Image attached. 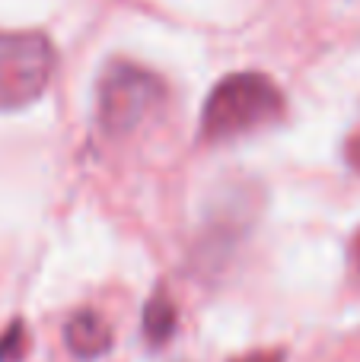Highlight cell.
I'll use <instances>...</instances> for the list:
<instances>
[{
  "instance_id": "cell-1",
  "label": "cell",
  "mask_w": 360,
  "mask_h": 362,
  "mask_svg": "<svg viewBox=\"0 0 360 362\" xmlns=\"http://www.w3.org/2000/svg\"><path fill=\"white\" fill-rule=\"evenodd\" d=\"M281 115H284V93L278 83L261 70H240L223 76L210 89L201 108L198 134L204 144H227L274 124Z\"/></svg>"
},
{
  "instance_id": "cell-2",
  "label": "cell",
  "mask_w": 360,
  "mask_h": 362,
  "mask_svg": "<svg viewBox=\"0 0 360 362\" xmlns=\"http://www.w3.org/2000/svg\"><path fill=\"white\" fill-rule=\"evenodd\" d=\"M166 102V86L157 74L128 61H112L99 80L96 118L102 134L128 137Z\"/></svg>"
},
{
  "instance_id": "cell-3",
  "label": "cell",
  "mask_w": 360,
  "mask_h": 362,
  "mask_svg": "<svg viewBox=\"0 0 360 362\" xmlns=\"http://www.w3.org/2000/svg\"><path fill=\"white\" fill-rule=\"evenodd\" d=\"M55 76V45L42 32H0V112L42 99Z\"/></svg>"
},
{
  "instance_id": "cell-4",
  "label": "cell",
  "mask_w": 360,
  "mask_h": 362,
  "mask_svg": "<svg viewBox=\"0 0 360 362\" xmlns=\"http://www.w3.org/2000/svg\"><path fill=\"white\" fill-rule=\"evenodd\" d=\"M64 344L77 359L93 362L112 350V327L99 312L83 308V312L70 315V321L64 325Z\"/></svg>"
},
{
  "instance_id": "cell-5",
  "label": "cell",
  "mask_w": 360,
  "mask_h": 362,
  "mask_svg": "<svg viewBox=\"0 0 360 362\" xmlns=\"http://www.w3.org/2000/svg\"><path fill=\"white\" fill-rule=\"evenodd\" d=\"M179 327V308L166 289H157L144 308V337L150 346H166Z\"/></svg>"
},
{
  "instance_id": "cell-6",
  "label": "cell",
  "mask_w": 360,
  "mask_h": 362,
  "mask_svg": "<svg viewBox=\"0 0 360 362\" xmlns=\"http://www.w3.org/2000/svg\"><path fill=\"white\" fill-rule=\"evenodd\" d=\"M29 350V331L23 321H13L4 334H0V362H23Z\"/></svg>"
},
{
  "instance_id": "cell-7",
  "label": "cell",
  "mask_w": 360,
  "mask_h": 362,
  "mask_svg": "<svg viewBox=\"0 0 360 362\" xmlns=\"http://www.w3.org/2000/svg\"><path fill=\"white\" fill-rule=\"evenodd\" d=\"M236 362H284V356L281 353H252V356H242Z\"/></svg>"
},
{
  "instance_id": "cell-8",
  "label": "cell",
  "mask_w": 360,
  "mask_h": 362,
  "mask_svg": "<svg viewBox=\"0 0 360 362\" xmlns=\"http://www.w3.org/2000/svg\"><path fill=\"white\" fill-rule=\"evenodd\" d=\"M351 163H354L357 169H360V137L354 140V144H351Z\"/></svg>"
},
{
  "instance_id": "cell-9",
  "label": "cell",
  "mask_w": 360,
  "mask_h": 362,
  "mask_svg": "<svg viewBox=\"0 0 360 362\" xmlns=\"http://www.w3.org/2000/svg\"><path fill=\"white\" fill-rule=\"evenodd\" d=\"M351 251H354V264H357V270H360V232L354 235V248H351Z\"/></svg>"
}]
</instances>
